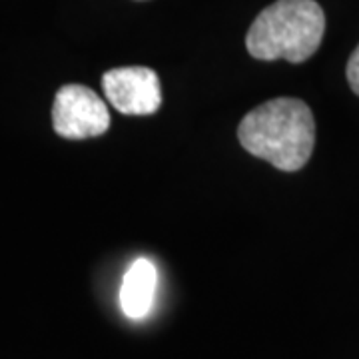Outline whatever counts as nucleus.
I'll list each match as a JSON object with an SVG mask.
<instances>
[{
  "mask_svg": "<svg viewBox=\"0 0 359 359\" xmlns=\"http://www.w3.org/2000/svg\"><path fill=\"white\" fill-rule=\"evenodd\" d=\"M347 82L351 90L359 96V46L353 50L349 62H347Z\"/></svg>",
  "mask_w": 359,
  "mask_h": 359,
  "instance_id": "obj_6",
  "label": "nucleus"
},
{
  "mask_svg": "<svg viewBox=\"0 0 359 359\" xmlns=\"http://www.w3.org/2000/svg\"><path fill=\"white\" fill-rule=\"evenodd\" d=\"M156 287H158V271L154 264L146 257L136 259L126 271L120 287L122 311L132 320H140L148 316L154 302Z\"/></svg>",
  "mask_w": 359,
  "mask_h": 359,
  "instance_id": "obj_5",
  "label": "nucleus"
},
{
  "mask_svg": "<svg viewBox=\"0 0 359 359\" xmlns=\"http://www.w3.org/2000/svg\"><path fill=\"white\" fill-rule=\"evenodd\" d=\"M238 140L256 158L282 172H297L316 146V120L297 98H276L259 104L242 118Z\"/></svg>",
  "mask_w": 359,
  "mask_h": 359,
  "instance_id": "obj_1",
  "label": "nucleus"
},
{
  "mask_svg": "<svg viewBox=\"0 0 359 359\" xmlns=\"http://www.w3.org/2000/svg\"><path fill=\"white\" fill-rule=\"evenodd\" d=\"M52 128L68 140L102 136L110 128V112L104 100L88 86L66 84L52 104Z\"/></svg>",
  "mask_w": 359,
  "mask_h": 359,
  "instance_id": "obj_3",
  "label": "nucleus"
},
{
  "mask_svg": "<svg viewBox=\"0 0 359 359\" xmlns=\"http://www.w3.org/2000/svg\"><path fill=\"white\" fill-rule=\"evenodd\" d=\"M102 90L118 112L150 116L162 106V84L152 68L124 66L104 72Z\"/></svg>",
  "mask_w": 359,
  "mask_h": 359,
  "instance_id": "obj_4",
  "label": "nucleus"
},
{
  "mask_svg": "<svg viewBox=\"0 0 359 359\" xmlns=\"http://www.w3.org/2000/svg\"><path fill=\"white\" fill-rule=\"evenodd\" d=\"M325 32V14L316 0H278L252 22L245 48L257 60L306 62Z\"/></svg>",
  "mask_w": 359,
  "mask_h": 359,
  "instance_id": "obj_2",
  "label": "nucleus"
}]
</instances>
